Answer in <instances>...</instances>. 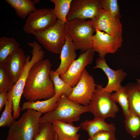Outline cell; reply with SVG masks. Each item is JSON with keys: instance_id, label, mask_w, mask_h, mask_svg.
Returning a JSON list of instances; mask_svg holds the SVG:
<instances>
[{"instance_id": "cell-1", "label": "cell", "mask_w": 140, "mask_h": 140, "mask_svg": "<svg viewBox=\"0 0 140 140\" xmlns=\"http://www.w3.org/2000/svg\"><path fill=\"white\" fill-rule=\"evenodd\" d=\"M52 64L48 59L35 63L31 68L23 94L27 101L49 99L55 95L53 82L50 76Z\"/></svg>"}, {"instance_id": "cell-2", "label": "cell", "mask_w": 140, "mask_h": 140, "mask_svg": "<svg viewBox=\"0 0 140 140\" xmlns=\"http://www.w3.org/2000/svg\"><path fill=\"white\" fill-rule=\"evenodd\" d=\"M27 45L32 48V58L29 55L26 56L25 65L18 80L12 89L8 92V99H11L13 103V116L14 120L18 118L20 114V99L29 71L35 63L43 59L45 53L40 45L36 41L28 42Z\"/></svg>"}, {"instance_id": "cell-3", "label": "cell", "mask_w": 140, "mask_h": 140, "mask_svg": "<svg viewBox=\"0 0 140 140\" xmlns=\"http://www.w3.org/2000/svg\"><path fill=\"white\" fill-rule=\"evenodd\" d=\"M42 114L27 109L9 127L6 140H34L39 131V120Z\"/></svg>"}, {"instance_id": "cell-4", "label": "cell", "mask_w": 140, "mask_h": 140, "mask_svg": "<svg viewBox=\"0 0 140 140\" xmlns=\"http://www.w3.org/2000/svg\"><path fill=\"white\" fill-rule=\"evenodd\" d=\"M87 112V106L73 102L63 94L60 96L55 109L41 117L39 122L52 123L58 121L64 123H73L79 121L81 114Z\"/></svg>"}, {"instance_id": "cell-5", "label": "cell", "mask_w": 140, "mask_h": 140, "mask_svg": "<svg viewBox=\"0 0 140 140\" xmlns=\"http://www.w3.org/2000/svg\"><path fill=\"white\" fill-rule=\"evenodd\" d=\"M103 88L96 85L87 109L94 117L104 120L107 117L114 118L119 109L111 94L104 91Z\"/></svg>"}, {"instance_id": "cell-6", "label": "cell", "mask_w": 140, "mask_h": 140, "mask_svg": "<svg viewBox=\"0 0 140 140\" xmlns=\"http://www.w3.org/2000/svg\"><path fill=\"white\" fill-rule=\"evenodd\" d=\"M65 27L76 50H80L82 53L93 48V34L96 30L89 20L75 19L67 22Z\"/></svg>"}, {"instance_id": "cell-7", "label": "cell", "mask_w": 140, "mask_h": 140, "mask_svg": "<svg viewBox=\"0 0 140 140\" xmlns=\"http://www.w3.org/2000/svg\"><path fill=\"white\" fill-rule=\"evenodd\" d=\"M66 23L57 19L55 23L46 30L32 34L46 50L54 54H60L67 35Z\"/></svg>"}, {"instance_id": "cell-8", "label": "cell", "mask_w": 140, "mask_h": 140, "mask_svg": "<svg viewBox=\"0 0 140 140\" xmlns=\"http://www.w3.org/2000/svg\"><path fill=\"white\" fill-rule=\"evenodd\" d=\"M57 19L53 9H37L26 18L23 30L28 34L41 32L53 25Z\"/></svg>"}, {"instance_id": "cell-9", "label": "cell", "mask_w": 140, "mask_h": 140, "mask_svg": "<svg viewBox=\"0 0 140 140\" xmlns=\"http://www.w3.org/2000/svg\"><path fill=\"white\" fill-rule=\"evenodd\" d=\"M96 85L93 77L85 69L79 81L73 88L69 99L77 103L87 106L89 103Z\"/></svg>"}, {"instance_id": "cell-10", "label": "cell", "mask_w": 140, "mask_h": 140, "mask_svg": "<svg viewBox=\"0 0 140 140\" xmlns=\"http://www.w3.org/2000/svg\"><path fill=\"white\" fill-rule=\"evenodd\" d=\"M102 9L101 0H73L66 20L92 19Z\"/></svg>"}, {"instance_id": "cell-11", "label": "cell", "mask_w": 140, "mask_h": 140, "mask_svg": "<svg viewBox=\"0 0 140 140\" xmlns=\"http://www.w3.org/2000/svg\"><path fill=\"white\" fill-rule=\"evenodd\" d=\"M95 52L92 48L82 53L66 72L60 75V78L73 88L74 87L80 79L85 67L93 62Z\"/></svg>"}, {"instance_id": "cell-12", "label": "cell", "mask_w": 140, "mask_h": 140, "mask_svg": "<svg viewBox=\"0 0 140 140\" xmlns=\"http://www.w3.org/2000/svg\"><path fill=\"white\" fill-rule=\"evenodd\" d=\"M89 21L95 30L103 31L114 37L122 36V26L120 19L102 9L95 17Z\"/></svg>"}, {"instance_id": "cell-13", "label": "cell", "mask_w": 140, "mask_h": 140, "mask_svg": "<svg viewBox=\"0 0 140 140\" xmlns=\"http://www.w3.org/2000/svg\"><path fill=\"white\" fill-rule=\"evenodd\" d=\"M93 38V48L99 57L104 58L108 53H115L122 46V36L114 37L104 32L96 30Z\"/></svg>"}, {"instance_id": "cell-14", "label": "cell", "mask_w": 140, "mask_h": 140, "mask_svg": "<svg viewBox=\"0 0 140 140\" xmlns=\"http://www.w3.org/2000/svg\"><path fill=\"white\" fill-rule=\"evenodd\" d=\"M93 68H100L106 74L108 81L106 86L103 88V89L110 94L113 91H117L122 87L121 83L127 75L122 68L114 70L110 68L107 64L104 58H98L96 61V66Z\"/></svg>"}, {"instance_id": "cell-15", "label": "cell", "mask_w": 140, "mask_h": 140, "mask_svg": "<svg viewBox=\"0 0 140 140\" xmlns=\"http://www.w3.org/2000/svg\"><path fill=\"white\" fill-rule=\"evenodd\" d=\"M26 58L23 49L20 48L9 58L0 65L8 72L14 84L20 76L25 65Z\"/></svg>"}, {"instance_id": "cell-16", "label": "cell", "mask_w": 140, "mask_h": 140, "mask_svg": "<svg viewBox=\"0 0 140 140\" xmlns=\"http://www.w3.org/2000/svg\"><path fill=\"white\" fill-rule=\"evenodd\" d=\"M76 50L72 38L67 33L65 43L60 53V63L58 68L55 70L60 75L66 72L76 59Z\"/></svg>"}, {"instance_id": "cell-17", "label": "cell", "mask_w": 140, "mask_h": 140, "mask_svg": "<svg viewBox=\"0 0 140 140\" xmlns=\"http://www.w3.org/2000/svg\"><path fill=\"white\" fill-rule=\"evenodd\" d=\"M56 132L57 140H79L80 135L78 133L80 126H74L73 123H64L58 121L52 123Z\"/></svg>"}, {"instance_id": "cell-18", "label": "cell", "mask_w": 140, "mask_h": 140, "mask_svg": "<svg viewBox=\"0 0 140 140\" xmlns=\"http://www.w3.org/2000/svg\"><path fill=\"white\" fill-rule=\"evenodd\" d=\"M80 126L87 132L89 137L100 131H107L115 132L116 129L114 123L108 124L104 120L95 117L92 120H85L80 123Z\"/></svg>"}, {"instance_id": "cell-19", "label": "cell", "mask_w": 140, "mask_h": 140, "mask_svg": "<svg viewBox=\"0 0 140 140\" xmlns=\"http://www.w3.org/2000/svg\"><path fill=\"white\" fill-rule=\"evenodd\" d=\"M60 97L54 95L52 97L43 101H27L23 104L21 111L32 109L43 113H46L54 110Z\"/></svg>"}, {"instance_id": "cell-20", "label": "cell", "mask_w": 140, "mask_h": 140, "mask_svg": "<svg viewBox=\"0 0 140 140\" xmlns=\"http://www.w3.org/2000/svg\"><path fill=\"white\" fill-rule=\"evenodd\" d=\"M5 1L15 10L16 14L21 19L26 18L31 13L37 9L36 4L39 0H5Z\"/></svg>"}, {"instance_id": "cell-21", "label": "cell", "mask_w": 140, "mask_h": 140, "mask_svg": "<svg viewBox=\"0 0 140 140\" xmlns=\"http://www.w3.org/2000/svg\"><path fill=\"white\" fill-rule=\"evenodd\" d=\"M20 46L15 39L3 36L0 38V65L9 58Z\"/></svg>"}, {"instance_id": "cell-22", "label": "cell", "mask_w": 140, "mask_h": 140, "mask_svg": "<svg viewBox=\"0 0 140 140\" xmlns=\"http://www.w3.org/2000/svg\"><path fill=\"white\" fill-rule=\"evenodd\" d=\"M126 87L129 110L140 117V90L137 83H129Z\"/></svg>"}, {"instance_id": "cell-23", "label": "cell", "mask_w": 140, "mask_h": 140, "mask_svg": "<svg viewBox=\"0 0 140 140\" xmlns=\"http://www.w3.org/2000/svg\"><path fill=\"white\" fill-rule=\"evenodd\" d=\"M50 76L54 84L55 95L60 97L64 94L68 96L71 94L73 88L60 78L58 72L51 70Z\"/></svg>"}, {"instance_id": "cell-24", "label": "cell", "mask_w": 140, "mask_h": 140, "mask_svg": "<svg viewBox=\"0 0 140 140\" xmlns=\"http://www.w3.org/2000/svg\"><path fill=\"white\" fill-rule=\"evenodd\" d=\"M73 0H50L54 5L53 9L57 19L66 23V18Z\"/></svg>"}, {"instance_id": "cell-25", "label": "cell", "mask_w": 140, "mask_h": 140, "mask_svg": "<svg viewBox=\"0 0 140 140\" xmlns=\"http://www.w3.org/2000/svg\"><path fill=\"white\" fill-rule=\"evenodd\" d=\"M111 95L116 102L118 103L121 106L125 118L129 116L131 113L129 109L126 86H122L118 90Z\"/></svg>"}, {"instance_id": "cell-26", "label": "cell", "mask_w": 140, "mask_h": 140, "mask_svg": "<svg viewBox=\"0 0 140 140\" xmlns=\"http://www.w3.org/2000/svg\"><path fill=\"white\" fill-rule=\"evenodd\" d=\"M125 127L127 132L132 137L135 138L140 134V117L131 113L125 117Z\"/></svg>"}, {"instance_id": "cell-27", "label": "cell", "mask_w": 140, "mask_h": 140, "mask_svg": "<svg viewBox=\"0 0 140 140\" xmlns=\"http://www.w3.org/2000/svg\"><path fill=\"white\" fill-rule=\"evenodd\" d=\"M57 135L52 123H40L39 131L34 140H57Z\"/></svg>"}, {"instance_id": "cell-28", "label": "cell", "mask_w": 140, "mask_h": 140, "mask_svg": "<svg viewBox=\"0 0 140 140\" xmlns=\"http://www.w3.org/2000/svg\"><path fill=\"white\" fill-rule=\"evenodd\" d=\"M5 109L0 118V127H9L15 120L12 115L13 111V103L10 99H8L6 103Z\"/></svg>"}, {"instance_id": "cell-29", "label": "cell", "mask_w": 140, "mask_h": 140, "mask_svg": "<svg viewBox=\"0 0 140 140\" xmlns=\"http://www.w3.org/2000/svg\"><path fill=\"white\" fill-rule=\"evenodd\" d=\"M14 85L13 80L7 71L0 65V92L10 91Z\"/></svg>"}, {"instance_id": "cell-30", "label": "cell", "mask_w": 140, "mask_h": 140, "mask_svg": "<svg viewBox=\"0 0 140 140\" xmlns=\"http://www.w3.org/2000/svg\"><path fill=\"white\" fill-rule=\"evenodd\" d=\"M102 9L120 19L121 15L117 0H101Z\"/></svg>"}, {"instance_id": "cell-31", "label": "cell", "mask_w": 140, "mask_h": 140, "mask_svg": "<svg viewBox=\"0 0 140 140\" xmlns=\"http://www.w3.org/2000/svg\"><path fill=\"white\" fill-rule=\"evenodd\" d=\"M115 133L107 131H100L89 137L88 140H116Z\"/></svg>"}, {"instance_id": "cell-32", "label": "cell", "mask_w": 140, "mask_h": 140, "mask_svg": "<svg viewBox=\"0 0 140 140\" xmlns=\"http://www.w3.org/2000/svg\"><path fill=\"white\" fill-rule=\"evenodd\" d=\"M8 92L3 91L0 92V111L2 110L3 107L8 102Z\"/></svg>"}, {"instance_id": "cell-33", "label": "cell", "mask_w": 140, "mask_h": 140, "mask_svg": "<svg viewBox=\"0 0 140 140\" xmlns=\"http://www.w3.org/2000/svg\"><path fill=\"white\" fill-rule=\"evenodd\" d=\"M137 84L138 87L140 90V79H137Z\"/></svg>"}]
</instances>
